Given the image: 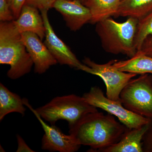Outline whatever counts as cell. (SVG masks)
I'll return each instance as SVG.
<instances>
[{
	"label": "cell",
	"mask_w": 152,
	"mask_h": 152,
	"mask_svg": "<svg viewBox=\"0 0 152 152\" xmlns=\"http://www.w3.org/2000/svg\"><path fill=\"white\" fill-rule=\"evenodd\" d=\"M150 123L137 128H128L118 142L101 152H143V139L149 127Z\"/></svg>",
	"instance_id": "obj_13"
},
{
	"label": "cell",
	"mask_w": 152,
	"mask_h": 152,
	"mask_svg": "<svg viewBox=\"0 0 152 152\" xmlns=\"http://www.w3.org/2000/svg\"><path fill=\"white\" fill-rule=\"evenodd\" d=\"M17 141H18V147L17 152H33L34 151L32 150L27 145L23 138L20 136L18 134L17 135Z\"/></svg>",
	"instance_id": "obj_23"
},
{
	"label": "cell",
	"mask_w": 152,
	"mask_h": 152,
	"mask_svg": "<svg viewBox=\"0 0 152 152\" xmlns=\"http://www.w3.org/2000/svg\"><path fill=\"white\" fill-rule=\"evenodd\" d=\"M127 129L113 115L98 111L87 114L69 127V134L81 145L89 146L88 151L101 152L118 142Z\"/></svg>",
	"instance_id": "obj_1"
},
{
	"label": "cell",
	"mask_w": 152,
	"mask_h": 152,
	"mask_svg": "<svg viewBox=\"0 0 152 152\" xmlns=\"http://www.w3.org/2000/svg\"><path fill=\"white\" fill-rule=\"evenodd\" d=\"M138 21L130 17L126 21L120 23L110 18L97 23L96 32L104 50L113 54L133 57L137 52L135 39Z\"/></svg>",
	"instance_id": "obj_3"
},
{
	"label": "cell",
	"mask_w": 152,
	"mask_h": 152,
	"mask_svg": "<svg viewBox=\"0 0 152 152\" xmlns=\"http://www.w3.org/2000/svg\"><path fill=\"white\" fill-rule=\"evenodd\" d=\"M13 22L21 34L28 32L34 33L42 40L45 37V28L42 17L39 10L32 6L25 4L18 18Z\"/></svg>",
	"instance_id": "obj_12"
},
{
	"label": "cell",
	"mask_w": 152,
	"mask_h": 152,
	"mask_svg": "<svg viewBox=\"0 0 152 152\" xmlns=\"http://www.w3.org/2000/svg\"><path fill=\"white\" fill-rule=\"evenodd\" d=\"M152 12V0H121L116 17H131L140 20Z\"/></svg>",
	"instance_id": "obj_17"
},
{
	"label": "cell",
	"mask_w": 152,
	"mask_h": 152,
	"mask_svg": "<svg viewBox=\"0 0 152 152\" xmlns=\"http://www.w3.org/2000/svg\"><path fill=\"white\" fill-rule=\"evenodd\" d=\"M35 110L50 125H55L59 120H65L68 122L69 127L87 114L98 111L96 107L88 103L83 96L75 94L56 97Z\"/></svg>",
	"instance_id": "obj_4"
},
{
	"label": "cell",
	"mask_w": 152,
	"mask_h": 152,
	"mask_svg": "<svg viewBox=\"0 0 152 152\" xmlns=\"http://www.w3.org/2000/svg\"><path fill=\"white\" fill-rule=\"evenodd\" d=\"M142 148L143 152H152V121H151L149 127L144 136Z\"/></svg>",
	"instance_id": "obj_21"
},
{
	"label": "cell",
	"mask_w": 152,
	"mask_h": 152,
	"mask_svg": "<svg viewBox=\"0 0 152 152\" xmlns=\"http://www.w3.org/2000/svg\"><path fill=\"white\" fill-rule=\"evenodd\" d=\"M115 60L104 64H98L90 58L83 60L86 65L83 71L99 76L102 79L106 87V96L110 99L121 101L120 94L123 89L137 75L119 70L114 66Z\"/></svg>",
	"instance_id": "obj_7"
},
{
	"label": "cell",
	"mask_w": 152,
	"mask_h": 152,
	"mask_svg": "<svg viewBox=\"0 0 152 152\" xmlns=\"http://www.w3.org/2000/svg\"><path fill=\"white\" fill-rule=\"evenodd\" d=\"M57 0H26L25 4L38 9L40 11H48L53 7Z\"/></svg>",
	"instance_id": "obj_20"
},
{
	"label": "cell",
	"mask_w": 152,
	"mask_h": 152,
	"mask_svg": "<svg viewBox=\"0 0 152 152\" xmlns=\"http://www.w3.org/2000/svg\"><path fill=\"white\" fill-rule=\"evenodd\" d=\"M121 0H87L83 4L88 8L92 24L112 16L116 17Z\"/></svg>",
	"instance_id": "obj_15"
},
{
	"label": "cell",
	"mask_w": 152,
	"mask_h": 152,
	"mask_svg": "<svg viewBox=\"0 0 152 152\" xmlns=\"http://www.w3.org/2000/svg\"><path fill=\"white\" fill-rule=\"evenodd\" d=\"M114 66L119 70L136 74H152V57L146 55L142 51H137L135 54L129 59L115 60Z\"/></svg>",
	"instance_id": "obj_14"
},
{
	"label": "cell",
	"mask_w": 152,
	"mask_h": 152,
	"mask_svg": "<svg viewBox=\"0 0 152 152\" xmlns=\"http://www.w3.org/2000/svg\"><path fill=\"white\" fill-rule=\"evenodd\" d=\"M53 8L62 15L66 26L73 31L90 23L91 19L89 10L79 0H57Z\"/></svg>",
	"instance_id": "obj_11"
},
{
	"label": "cell",
	"mask_w": 152,
	"mask_h": 152,
	"mask_svg": "<svg viewBox=\"0 0 152 152\" xmlns=\"http://www.w3.org/2000/svg\"><path fill=\"white\" fill-rule=\"evenodd\" d=\"M23 42L32 60L36 73H45L58 61L36 34L32 32L21 34Z\"/></svg>",
	"instance_id": "obj_10"
},
{
	"label": "cell",
	"mask_w": 152,
	"mask_h": 152,
	"mask_svg": "<svg viewBox=\"0 0 152 152\" xmlns=\"http://www.w3.org/2000/svg\"><path fill=\"white\" fill-rule=\"evenodd\" d=\"M14 19L7 0H0L1 22H10L14 20Z\"/></svg>",
	"instance_id": "obj_19"
},
{
	"label": "cell",
	"mask_w": 152,
	"mask_h": 152,
	"mask_svg": "<svg viewBox=\"0 0 152 152\" xmlns=\"http://www.w3.org/2000/svg\"><path fill=\"white\" fill-rule=\"evenodd\" d=\"M80 2H81L82 3V4H83L87 0H79Z\"/></svg>",
	"instance_id": "obj_25"
},
{
	"label": "cell",
	"mask_w": 152,
	"mask_h": 152,
	"mask_svg": "<svg viewBox=\"0 0 152 152\" xmlns=\"http://www.w3.org/2000/svg\"><path fill=\"white\" fill-rule=\"evenodd\" d=\"M45 28V40L44 44L61 65H66L77 69L83 71L85 64L79 61L70 48L55 33L49 21L48 11H40Z\"/></svg>",
	"instance_id": "obj_9"
},
{
	"label": "cell",
	"mask_w": 152,
	"mask_h": 152,
	"mask_svg": "<svg viewBox=\"0 0 152 152\" xmlns=\"http://www.w3.org/2000/svg\"><path fill=\"white\" fill-rule=\"evenodd\" d=\"M120 99L129 110L152 121V76L132 79L122 91Z\"/></svg>",
	"instance_id": "obj_5"
},
{
	"label": "cell",
	"mask_w": 152,
	"mask_h": 152,
	"mask_svg": "<svg viewBox=\"0 0 152 152\" xmlns=\"http://www.w3.org/2000/svg\"><path fill=\"white\" fill-rule=\"evenodd\" d=\"M0 64L10 66L7 76L12 80L29 73L34 65L13 21L0 23Z\"/></svg>",
	"instance_id": "obj_2"
},
{
	"label": "cell",
	"mask_w": 152,
	"mask_h": 152,
	"mask_svg": "<svg viewBox=\"0 0 152 152\" xmlns=\"http://www.w3.org/2000/svg\"><path fill=\"white\" fill-rule=\"evenodd\" d=\"M86 102L97 108L102 109L116 117L120 122L129 129L137 128L148 124L151 120L129 110L121 101L110 99L104 95L99 87H92L83 96Z\"/></svg>",
	"instance_id": "obj_6"
},
{
	"label": "cell",
	"mask_w": 152,
	"mask_h": 152,
	"mask_svg": "<svg viewBox=\"0 0 152 152\" xmlns=\"http://www.w3.org/2000/svg\"><path fill=\"white\" fill-rule=\"evenodd\" d=\"M23 100L25 105L33 112L40 123L45 132L42 138V149L52 152H75L78 151L81 145L70 134H64L56 125H48L30 105L27 99L24 98Z\"/></svg>",
	"instance_id": "obj_8"
},
{
	"label": "cell",
	"mask_w": 152,
	"mask_h": 152,
	"mask_svg": "<svg viewBox=\"0 0 152 152\" xmlns=\"http://www.w3.org/2000/svg\"><path fill=\"white\" fill-rule=\"evenodd\" d=\"M151 36H152V12L139 20L135 39V46L137 51L141 50L145 41Z\"/></svg>",
	"instance_id": "obj_18"
},
{
	"label": "cell",
	"mask_w": 152,
	"mask_h": 152,
	"mask_svg": "<svg viewBox=\"0 0 152 152\" xmlns=\"http://www.w3.org/2000/svg\"><path fill=\"white\" fill-rule=\"evenodd\" d=\"M140 50L146 55L152 57V36L147 38Z\"/></svg>",
	"instance_id": "obj_24"
},
{
	"label": "cell",
	"mask_w": 152,
	"mask_h": 152,
	"mask_svg": "<svg viewBox=\"0 0 152 152\" xmlns=\"http://www.w3.org/2000/svg\"><path fill=\"white\" fill-rule=\"evenodd\" d=\"M23 99L0 83V121L8 114L17 113L24 115L26 109Z\"/></svg>",
	"instance_id": "obj_16"
},
{
	"label": "cell",
	"mask_w": 152,
	"mask_h": 152,
	"mask_svg": "<svg viewBox=\"0 0 152 152\" xmlns=\"http://www.w3.org/2000/svg\"><path fill=\"white\" fill-rule=\"evenodd\" d=\"M15 20L20 15L22 7L26 0H7Z\"/></svg>",
	"instance_id": "obj_22"
}]
</instances>
